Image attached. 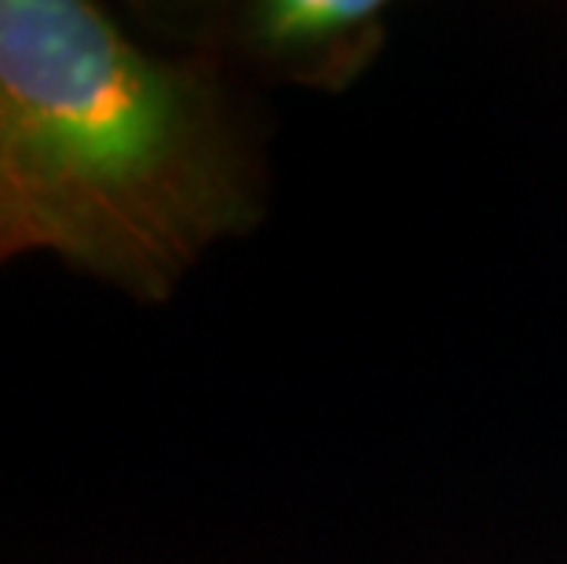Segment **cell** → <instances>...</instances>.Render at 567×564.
<instances>
[{
	"mask_svg": "<svg viewBox=\"0 0 567 564\" xmlns=\"http://www.w3.org/2000/svg\"><path fill=\"white\" fill-rule=\"evenodd\" d=\"M268 206L231 70L92 0H0V221L136 305H165Z\"/></svg>",
	"mask_w": 567,
	"mask_h": 564,
	"instance_id": "obj_1",
	"label": "cell"
},
{
	"mask_svg": "<svg viewBox=\"0 0 567 564\" xmlns=\"http://www.w3.org/2000/svg\"><path fill=\"white\" fill-rule=\"evenodd\" d=\"M176 44L202 48L220 63L246 66L286 85L344 89L384 44L389 8L378 0H246L179 19Z\"/></svg>",
	"mask_w": 567,
	"mask_h": 564,
	"instance_id": "obj_2",
	"label": "cell"
},
{
	"mask_svg": "<svg viewBox=\"0 0 567 564\" xmlns=\"http://www.w3.org/2000/svg\"><path fill=\"white\" fill-rule=\"evenodd\" d=\"M19 246H16V238H11V232L4 227V221H0V268H8L11 260H19Z\"/></svg>",
	"mask_w": 567,
	"mask_h": 564,
	"instance_id": "obj_3",
	"label": "cell"
}]
</instances>
